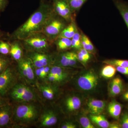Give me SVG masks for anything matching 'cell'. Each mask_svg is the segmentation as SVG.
Listing matches in <instances>:
<instances>
[{"label": "cell", "instance_id": "cell-24", "mask_svg": "<svg viewBox=\"0 0 128 128\" xmlns=\"http://www.w3.org/2000/svg\"><path fill=\"white\" fill-rule=\"evenodd\" d=\"M89 118L93 123L98 127L102 128H109V122L106 119L104 116L99 114H91L89 116Z\"/></svg>", "mask_w": 128, "mask_h": 128}, {"label": "cell", "instance_id": "cell-30", "mask_svg": "<svg viewBox=\"0 0 128 128\" xmlns=\"http://www.w3.org/2000/svg\"><path fill=\"white\" fill-rule=\"evenodd\" d=\"M104 64L111 65L114 66L128 67V60H104Z\"/></svg>", "mask_w": 128, "mask_h": 128}, {"label": "cell", "instance_id": "cell-31", "mask_svg": "<svg viewBox=\"0 0 128 128\" xmlns=\"http://www.w3.org/2000/svg\"><path fill=\"white\" fill-rule=\"evenodd\" d=\"M10 43L4 40H0V54L7 55L10 53Z\"/></svg>", "mask_w": 128, "mask_h": 128}, {"label": "cell", "instance_id": "cell-2", "mask_svg": "<svg viewBox=\"0 0 128 128\" xmlns=\"http://www.w3.org/2000/svg\"><path fill=\"white\" fill-rule=\"evenodd\" d=\"M40 110L36 105L25 104L16 106L13 110L12 119L21 125H28L38 118Z\"/></svg>", "mask_w": 128, "mask_h": 128}, {"label": "cell", "instance_id": "cell-11", "mask_svg": "<svg viewBox=\"0 0 128 128\" xmlns=\"http://www.w3.org/2000/svg\"><path fill=\"white\" fill-rule=\"evenodd\" d=\"M13 110L8 104L0 106V128L7 126L12 119Z\"/></svg>", "mask_w": 128, "mask_h": 128}, {"label": "cell", "instance_id": "cell-36", "mask_svg": "<svg viewBox=\"0 0 128 128\" xmlns=\"http://www.w3.org/2000/svg\"><path fill=\"white\" fill-rule=\"evenodd\" d=\"M8 0H0V13L3 12L8 4Z\"/></svg>", "mask_w": 128, "mask_h": 128}, {"label": "cell", "instance_id": "cell-29", "mask_svg": "<svg viewBox=\"0 0 128 128\" xmlns=\"http://www.w3.org/2000/svg\"><path fill=\"white\" fill-rule=\"evenodd\" d=\"M10 60L6 55L0 54V74L10 66Z\"/></svg>", "mask_w": 128, "mask_h": 128}, {"label": "cell", "instance_id": "cell-18", "mask_svg": "<svg viewBox=\"0 0 128 128\" xmlns=\"http://www.w3.org/2000/svg\"><path fill=\"white\" fill-rule=\"evenodd\" d=\"M66 108L70 112H74L78 110L81 105V101L78 97L71 96L68 98L65 102Z\"/></svg>", "mask_w": 128, "mask_h": 128}, {"label": "cell", "instance_id": "cell-38", "mask_svg": "<svg viewBox=\"0 0 128 128\" xmlns=\"http://www.w3.org/2000/svg\"><path fill=\"white\" fill-rule=\"evenodd\" d=\"M51 65H48L44 66L43 72L42 79H44V78H46L48 74L50 73Z\"/></svg>", "mask_w": 128, "mask_h": 128}, {"label": "cell", "instance_id": "cell-28", "mask_svg": "<svg viewBox=\"0 0 128 128\" xmlns=\"http://www.w3.org/2000/svg\"><path fill=\"white\" fill-rule=\"evenodd\" d=\"M71 41V48L78 50L82 48L81 34H80L78 30H77L75 34L72 38Z\"/></svg>", "mask_w": 128, "mask_h": 128}, {"label": "cell", "instance_id": "cell-25", "mask_svg": "<svg viewBox=\"0 0 128 128\" xmlns=\"http://www.w3.org/2000/svg\"><path fill=\"white\" fill-rule=\"evenodd\" d=\"M80 34L82 48L87 50L90 54H94L95 49L91 41L88 37L82 32H81Z\"/></svg>", "mask_w": 128, "mask_h": 128}, {"label": "cell", "instance_id": "cell-35", "mask_svg": "<svg viewBox=\"0 0 128 128\" xmlns=\"http://www.w3.org/2000/svg\"><path fill=\"white\" fill-rule=\"evenodd\" d=\"M77 55L79 62L83 64V65L86 64L87 62L90 60L89 58H87L84 54H82L80 50H78Z\"/></svg>", "mask_w": 128, "mask_h": 128}, {"label": "cell", "instance_id": "cell-8", "mask_svg": "<svg viewBox=\"0 0 128 128\" xmlns=\"http://www.w3.org/2000/svg\"><path fill=\"white\" fill-rule=\"evenodd\" d=\"M17 62L18 70L22 76L28 82H34L35 76L34 67L30 59L25 56Z\"/></svg>", "mask_w": 128, "mask_h": 128}, {"label": "cell", "instance_id": "cell-12", "mask_svg": "<svg viewBox=\"0 0 128 128\" xmlns=\"http://www.w3.org/2000/svg\"><path fill=\"white\" fill-rule=\"evenodd\" d=\"M58 119L55 113L48 110L44 112L41 115L40 120V126L42 127H50L57 123Z\"/></svg>", "mask_w": 128, "mask_h": 128}, {"label": "cell", "instance_id": "cell-14", "mask_svg": "<svg viewBox=\"0 0 128 128\" xmlns=\"http://www.w3.org/2000/svg\"><path fill=\"white\" fill-rule=\"evenodd\" d=\"M10 54L12 58L17 61L24 57L23 46L20 40H15L11 43Z\"/></svg>", "mask_w": 128, "mask_h": 128}, {"label": "cell", "instance_id": "cell-5", "mask_svg": "<svg viewBox=\"0 0 128 128\" xmlns=\"http://www.w3.org/2000/svg\"><path fill=\"white\" fill-rule=\"evenodd\" d=\"M10 96L15 100L22 102H29L36 99L34 92L28 86L22 84L14 85L10 92Z\"/></svg>", "mask_w": 128, "mask_h": 128}, {"label": "cell", "instance_id": "cell-22", "mask_svg": "<svg viewBox=\"0 0 128 128\" xmlns=\"http://www.w3.org/2000/svg\"><path fill=\"white\" fill-rule=\"evenodd\" d=\"M78 30L74 18L65 28L58 38L60 37L72 39Z\"/></svg>", "mask_w": 128, "mask_h": 128}, {"label": "cell", "instance_id": "cell-33", "mask_svg": "<svg viewBox=\"0 0 128 128\" xmlns=\"http://www.w3.org/2000/svg\"><path fill=\"white\" fill-rule=\"evenodd\" d=\"M80 122L82 126L84 128H95V126L91 122L87 117L82 116L80 118Z\"/></svg>", "mask_w": 128, "mask_h": 128}, {"label": "cell", "instance_id": "cell-23", "mask_svg": "<svg viewBox=\"0 0 128 128\" xmlns=\"http://www.w3.org/2000/svg\"><path fill=\"white\" fill-rule=\"evenodd\" d=\"M57 50L60 52H64L71 48V39L64 38H57L54 42Z\"/></svg>", "mask_w": 128, "mask_h": 128}, {"label": "cell", "instance_id": "cell-13", "mask_svg": "<svg viewBox=\"0 0 128 128\" xmlns=\"http://www.w3.org/2000/svg\"><path fill=\"white\" fill-rule=\"evenodd\" d=\"M106 104L102 100L91 99L88 103V108L89 112L92 114H100L105 110Z\"/></svg>", "mask_w": 128, "mask_h": 128}, {"label": "cell", "instance_id": "cell-41", "mask_svg": "<svg viewBox=\"0 0 128 128\" xmlns=\"http://www.w3.org/2000/svg\"><path fill=\"white\" fill-rule=\"evenodd\" d=\"M121 126L119 125V124L117 122L112 123L110 124H109V128H121Z\"/></svg>", "mask_w": 128, "mask_h": 128}, {"label": "cell", "instance_id": "cell-4", "mask_svg": "<svg viewBox=\"0 0 128 128\" xmlns=\"http://www.w3.org/2000/svg\"><path fill=\"white\" fill-rule=\"evenodd\" d=\"M68 23L64 18L55 13H53L41 31L50 42H54Z\"/></svg>", "mask_w": 128, "mask_h": 128}, {"label": "cell", "instance_id": "cell-40", "mask_svg": "<svg viewBox=\"0 0 128 128\" xmlns=\"http://www.w3.org/2000/svg\"><path fill=\"white\" fill-rule=\"evenodd\" d=\"M62 128H76L75 124L71 122H66L63 124L61 127Z\"/></svg>", "mask_w": 128, "mask_h": 128}, {"label": "cell", "instance_id": "cell-42", "mask_svg": "<svg viewBox=\"0 0 128 128\" xmlns=\"http://www.w3.org/2000/svg\"><path fill=\"white\" fill-rule=\"evenodd\" d=\"M7 104V102L4 98H2V96H0V106Z\"/></svg>", "mask_w": 128, "mask_h": 128}, {"label": "cell", "instance_id": "cell-27", "mask_svg": "<svg viewBox=\"0 0 128 128\" xmlns=\"http://www.w3.org/2000/svg\"><path fill=\"white\" fill-rule=\"evenodd\" d=\"M73 14L78 11L88 0H66Z\"/></svg>", "mask_w": 128, "mask_h": 128}, {"label": "cell", "instance_id": "cell-1", "mask_svg": "<svg viewBox=\"0 0 128 128\" xmlns=\"http://www.w3.org/2000/svg\"><path fill=\"white\" fill-rule=\"evenodd\" d=\"M54 12L52 2L40 0L38 8L24 23L9 35V40H22L33 34L41 32Z\"/></svg>", "mask_w": 128, "mask_h": 128}, {"label": "cell", "instance_id": "cell-20", "mask_svg": "<svg viewBox=\"0 0 128 128\" xmlns=\"http://www.w3.org/2000/svg\"><path fill=\"white\" fill-rule=\"evenodd\" d=\"M122 106L115 100H113L109 103L108 106V111L111 116L114 119H119L121 114Z\"/></svg>", "mask_w": 128, "mask_h": 128}, {"label": "cell", "instance_id": "cell-34", "mask_svg": "<svg viewBox=\"0 0 128 128\" xmlns=\"http://www.w3.org/2000/svg\"><path fill=\"white\" fill-rule=\"evenodd\" d=\"M120 126L121 128H128V112H124L121 118Z\"/></svg>", "mask_w": 128, "mask_h": 128}, {"label": "cell", "instance_id": "cell-37", "mask_svg": "<svg viewBox=\"0 0 128 128\" xmlns=\"http://www.w3.org/2000/svg\"><path fill=\"white\" fill-rule=\"evenodd\" d=\"M116 70L118 72L121 74L124 75H128V67H121L115 66Z\"/></svg>", "mask_w": 128, "mask_h": 128}, {"label": "cell", "instance_id": "cell-6", "mask_svg": "<svg viewBox=\"0 0 128 128\" xmlns=\"http://www.w3.org/2000/svg\"><path fill=\"white\" fill-rule=\"evenodd\" d=\"M16 80V74L10 66L0 74V96L7 94L15 85Z\"/></svg>", "mask_w": 128, "mask_h": 128}, {"label": "cell", "instance_id": "cell-21", "mask_svg": "<svg viewBox=\"0 0 128 128\" xmlns=\"http://www.w3.org/2000/svg\"><path fill=\"white\" fill-rule=\"evenodd\" d=\"M128 28V3L123 0H113Z\"/></svg>", "mask_w": 128, "mask_h": 128}, {"label": "cell", "instance_id": "cell-16", "mask_svg": "<svg viewBox=\"0 0 128 128\" xmlns=\"http://www.w3.org/2000/svg\"><path fill=\"white\" fill-rule=\"evenodd\" d=\"M38 87L42 95L47 100H50L55 98L57 89L52 85L48 84H42L40 85Z\"/></svg>", "mask_w": 128, "mask_h": 128}, {"label": "cell", "instance_id": "cell-44", "mask_svg": "<svg viewBox=\"0 0 128 128\" xmlns=\"http://www.w3.org/2000/svg\"><path fill=\"white\" fill-rule=\"evenodd\" d=\"M123 98L124 99V100H128V96H126L124 97H123Z\"/></svg>", "mask_w": 128, "mask_h": 128}, {"label": "cell", "instance_id": "cell-17", "mask_svg": "<svg viewBox=\"0 0 128 128\" xmlns=\"http://www.w3.org/2000/svg\"><path fill=\"white\" fill-rule=\"evenodd\" d=\"M66 67L52 65L50 73L56 76L58 80L59 83L64 81L68 78V73Z\"/></svg>", "mask_w": 128, "mask_h": 128}, {"label": "cell", "instance_id": "cell-26", "mask_svg": "<svg viewBox=\"0 0 128 128\" xmlns=\"http://www.w3.org/2000/svg\"><path fill=\"white\" fill-rule=\"evenodd\" d=\"M116 70V67L111 65L108 64L103 67L101 71V75L104 78L109 79L114 76Z\"/></svg>", "mask_w": 128, "mask_h": 128}, {"label": "cell", "instance_id": "cell-10", "mask_svg": "<svg viewBox=\"0 0 128 128\" xmlns=\"http://www.w3.org/2000/svg\"><path fill=\"white\" fill-rule=\"evenodd\" d=\"M26 56L31 60L34 68L52 65L54 56L48 53L37 52H28Z\"/></svg>", "mask_w": 128, "mask_h": 128}, {"label": "cell", "instance_id": "cell-15", "mask_svg": "<svg viewBox=\"0 0 128 128\" xmlns=\"http://www.w3.org/2000/svg\"><path fill=\"white\" fill-rule=\"evenodd\" d=\"M70 52H60L58 55L54 56L52 65L62 67H68Z\"/></svg>", "mask_w": 128, "mask_h": 128}, {"label": "cell", "instance_id": "cell-7", "mask_svg": "<svg viewBox=\"0 0 128 128\" xmlns=\"http://www.w3.org/2000/svg\"><path fill=\"white\" fill-rule=\"evenodd\" d=\"M98 77L92 70H90L80 76L77 80L78 87L84 91L94 90L98 84Z\"/></svg>", "mask_w": 128, "mask_h": 128}, {"label": "cell", "instance_id": "cell-32", "mask_svg": "<svg viewBox=\"0 0 128 128\" xmlns=\"http://www.w3.org/2000/svg\"><path fill=\"white\" fill-rule=\"evenodd\" d=\"M80 62L77 54L74 52H70L68 67H76Z\"/></svg>", "mask_w": 128, "mask_h": 128}, {"label": "cell", "instance_id": "cell-43", "mask_svg": "<svg viewBox=\"0 0 128 128\" xmlns=\"http://www.w3.org/2000/svg\"><path fill=\"white\" fill-rule=\"evenodd\" d=\"M6 38L5 34L0 29V40H4Z\"/></svg>", "mask_w": 128, "mask_h": 128}, {"label": "cell", "instance_id": "cell-39", "mask_svg": "<svg viewBox=\"0 0 128 128\" xmlns=\"http://www.w3.org/2000/svg\"><path fill=\"white\" fill-rule=\"evenodd\" d=\"M44 66L40 68H35V74L38 78L42 79L43 72Z\"/></svg>", "mask_w": 128, "mask_h": 128}, {"label": "cell", "instance_id": "cell-9", "mask_svg": "<svg viewBox=\"0 0 128 128\" xmlns=\"http://www.w3.org/2000/svg\"><path fill=\"white\" fill-rule=\"evenodd\" d=\"M52 3L54 11L68 23L75 18L66 0H52Z\"/></svg>", "mask_w": 128, "mask_h": 128}, {"label": "cell", "instance_id": "cell-19", "mask_svg": "<svg viewBox=\"0 0 128 128\" xmlns=\"http://www.w3.org/2000/svg\"><path fill=\"white\" fill-rule=\"evenodd\" d=\"M123 88L122 81L119 77L114 78L111 82L109 86V93L112 96L119 95Z\"/></svg>", "mask_w": 128, "mask_h": 128}, {"label": "cell", "instance_id": "cell-3", "mask_svg": "<svg viewBox=\"0 0 128 128\" xmlns=\"http://www.w3.org/2000/svg\"><path fill=\"white\" fill-rule=\"evenodd\" d=\"M20 41L24 48L28 52L48 53L52 44L41 32L33 34Z\"/></svg>", "mask_w": 128, "mask_h": 128}]
</instances>
